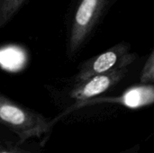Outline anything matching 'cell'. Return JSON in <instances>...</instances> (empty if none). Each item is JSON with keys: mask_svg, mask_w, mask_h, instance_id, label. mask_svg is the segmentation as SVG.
<instances>
[{"mask_svg": "<svg viewBox=\"0 0 154 153\" xmlns=\"http://www.w3.org/2000/svg\"><path fill=\"white\" fill-rule=\"evenodd\" d=\"M140 81L142 84H151L154 82V49L143 65Z\"/></svg>", "mask_w": 154, "mask_h": 153, "instance_id": "cell-7", "label": "cell"}, {"mask_svg": "<svg viewBox=\"0 0 154 153\" xmlns=\"http://www.w3.org/2000/svg\"><path fill=\"white\" fill-rule=\"evenodd\" d=\"M128 71V68L116 69L107 73L92 77L81 83L75 84L69 93V96L76 100L77 103L98 97L122 81Z\"/></svg>", "mask_w": 154, "mask_h": 153, "instance_id": "cell-5", "label": "cell"}, {"mask_svg": "<svg viewBox=\"0 0 154 153\" xmlns=\"http://www.w3.org/2000/svg\"><path fill=\"white\" fill-rule=\"evenodd\" d=\"M117 0H107V7H110L112 6Z\"/></svg>", "mask_w": 154, "mask_h": 153, "instance_id": "cell-10", "label": "cell"}, {"mask_svg": "<svg viewBox=\"0 0 154 153\" xmlns=\"http://www.w3.org/2000/svg\"><path fill=\"white\" fill-rule=\"evenodd\" d=\"M26 0H0V29L19 12Z\"/></svg>", "mask_w": 154, "mask_h": 153, "instance_id": "cell-6", "label": "cell"}, {"mask_svg": "<svg viewBox=\"0 0 154 153\" xmlns=\"http://www.w3.org/2000/svg\"><path fill=\"white\" fill-rule=\"evenodd\" d=\"M0 124L9 127L21 142L33 137H41L51 128V123L44 116L23 108L0 96Z\"/></svg>", "mask_w": 154, "mask_h": 153, "instance_id": "cell-1", "label": "cell"}, {"mask_svg": "<svg viewBox=\"0 0 154 153\" xmlns=\"http://www.w3.org/2000/svg\"><path fill=\"white\" fill-rule=\"evenodd\" d=\"M106 7L107 0H78L69 32L68 50L70 56H74L83 46Z\"/></svg>", "mask_w": 154, "mask_h": 153, "instance_id": "cell-2", "label": "cell"}, {"mask_svg": "<svg viewBox=\"0 0 154 153\" xmlns=\"http://www.w3.org/2000/svg\"><path fill=\"white\" fill-rule=\"evenodd\" d=\"M0 149H3V147H2V145L0 144Z\"/></svg>", "mask_w": 154, "mask_h": 153, "instance_id": "cell-11", "label": "cell"}, {"mask_svg": "<svg viewBox=\"0 0 154 153\" xmlns=\"http://www.w3.org/2000/svg\"><path fill=\"white\" fill-rule=\"evenodd\" d=\"M98 104H112L125 106L128 109H139L154 104V86L140 84L128 87L121 95L116 96H98L84 102H78L68 112L87 106Z\"/></svg>", "mask_w": 154, "mask_h": 153, "instance_id": "cell-4", "label": "cell"}, {"mask_svg": "<svg viewBox=\"0 0 154 153\" xmlns=\"http://www.w3.org/2000/svg\"><path fill=\"white\" fill-rule=\"evenodd\" d=\"M139 151H140V145H136L134 147L130 148L129 150L125 151H123L122 153H139Z\"/></svg>", "mask_w": 154, "mask_h": 153, "instance_id": "cell-8", "label": "cell"}, {"mask_svg": "<svg viewBox=\"0 0 154 153\" xmlns=\"http://www.w3.org/2000/svg\"><path fill=\"white\" fill-rule=\"evenodd\" d=\"M0 153H25L23 151H6V150H4V149H0Z\"/></svg>", "mask_w": 154, "mask_h": 153, "instance_id": "cell-9", "label": "cell"}, {"mask_svg": "<svg viewBox=\"0 0 154 153\" xmlns=\"http://www.w3.org/2000/svg\"><path fill=\"white\" fill-rule=\"evenodd\" d=\"M136 59L137 54L131 52V45L128 42H119L82 63L75 76V84L116 69L128 68Z\"/></svg>", "mask_w": 154, "mask_h": 153, "instance_id": "cell-3", "label": "cell"}]
</instances>
